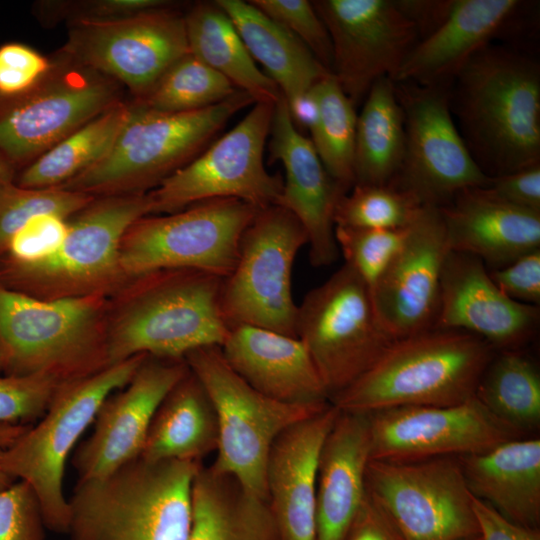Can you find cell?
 Listing matches in <instances>:
<instances>
[{
  "mask_svg": "<svg viewBox=\"0 0 540 540\" xmlns=\"http://www.w3.org/2000/svg\"><path fill=\"white\" fill-rule=\"evenodd\" d=\"M345 540H402L391 522L366 492Z\"/></svg>",
  "mask_w": 540,
  "mask_h": 540,
  "instance_id": "cell-51",
  "label": "cell"
},
{
  "mask_svg": "<svg viewBox=\"0 0 540 540\" xmlns=\"http://www.w3.org/2000/svg\"><path fill=\"white\" fill-rule=\"evenodd\" d=\"M52 58L19 42L0 46V98L21 95L49 72Z\"/></svg>",
  "mask_w": 540,
  "mask_h": 540,
  "instance_id": "cell-47",
  "label": "cell"
},
{
  "mask_svg": "<svg viewBox=\"0 0 540 540\" xmlns=\"http://www.w3.org/2000/svg\"><path fill=\"white\" fill-rule=\"evenodd\" d=\"M45 529L39 501L25 481L0 490V540H44Z\"/></svg>",
  "mask_w": 540,
  "mask_h": 540,
  "instance_id": "cell-46",
  "label": "cell"
},
{
  "mask_svg": "<svg viewBox=\"0 0 540 540\" xmlns=\"http://www.w3.org/2000/svg\"><path fill=\"white\" fill-rule=\"evenodd\" d=\"M68 219L40 214L24 223L8 240L5 250L11 267L29 266L52 256L68 233Z\"/></svg>",
  "mask_w": 540,
  "mask_h": 540,
  "instance_id": "cell-45",
  "label": "cell"
},
{
  "mask_svg": "<svg viewBox=\"0 0 540 540\" xmlns=\"http://www.w3.org/2000/svg\"><path fill=\"white\" fill-rule=\"evenodd\" d=\"M3 451L4 449L0 447V490L7 488L16 481L3 466Z\"/></svg>",
  "mask_w": 540,
  "mask_h": 540,
  "instance_id": "cell-56",
  "label": "cell"
},
{
  "mask_svg": "<svg viewBox=\"0 0 540 540\" xmlns=\"http://www.w3.org/2000/svg\"><path fill=\"white\" fill-rule=\"evenodd\" d=\"M421 206L406 192L390 185L354 184L335 208V226L402 229L417 217Z\"/></svg>",
  "mask_w": 540,
  "mask_h": 540,
  "instance_id": "cell-39",
  "label": "cell"
},
{
  "mask_svg": "<svg viewBox=\"0 0 540 540\" xmlns=\"http://www.w3.org/2000/svg\"><path fill=\"white\" fill-rule=\"evenodd\" d=\"M439 208L449 249L473 255L487 268L540 249V212L506 203L485 187L464 189Z\"/></svg>",
  "mask_w": 540,
  "mask_h": 540,
  "instance_id": "cell-26",
  "label": "cell"
},
{
  "mask_svg": "<svg viewBox=\"0 0 540 540\" xmlns=\"http://www.w3.org/2000/svg\"><path fill=\"white\" fill-rule=\"evenodd\" d=\"M151 208L149 192L95 197L68 219L66 238L52 256L11 269L37 298L103 295L125 277L119 263L123 236Z\"/></svg>",
  "mask_w": 540,
  "mask_h": 540,
  "instance_id": "cell-15",
  "label": "cell"
},
{
  "mask_svg": "<svg viewBox=\"0 0 540 540\" xmlns=\"http://www.w3.org/2000/svg\"><path fill=\"white\" fill-rule=\"evenodd\" d=\"M471 494L508 520L540 526V440L515 438L485 452L459 456Z\"/></svg>",
  "mask_w": 540,
  "mask_h": 540,
  "instance_id": "cell-29",
  "label": "cell"
},
{
  "mask_svg": "<svg viewBox=\"0 0 540 540\" xmlns=\"http://www.w3.org/2000/svg\"><path fill=\"white\" fill-rule=\"evenodd\" d=\"M146 357L140 354L91 375L62 382L44 415L3 451V466L34 491L47 529L67 533L65 464L102 403L123 388Z\"/></svg>",
  "mask_w": 540,
  "mask_h": 540,
  "instance_id": "cell-7",
  "label": "cell"
},
{
  "mask_svg": "<svg viewBox=\"0 0 540 540\" xmlns=\"http://www.w3.org/2000/svg\"><path fill=\"white\" fill-rule=\"evenodd\" d=\"M454 0H395L403 15L416 28L419 40L434 32L448 17Z\"/></svg>",
  "mask_w": 540,
  "mask_h": 540,
  "instance_id": "cell-52",
  "label": "cell"
},
{
  "mask_svg": "<svg viewBox=\"0 0 540 540\" xmlns=\"http://www.w3.org/2000/svg\"><path fill=\"white\" fill-rule=\"evenodd\" d=\"M332 44L331 74L356 105L380 78L392 80L419 41L395 0H316Z\"/></svg>",
  "mask_w": 540,
  "mask_h": 540,
  "instance_id": "cell-18",
  "label": "cell"
},
{
  "mask_svg": "<svg viewBox=\"0 0 540 540\" xmlns=\"http://www.w3.org/2000/svg\"><path fill=\"white\" fill-rule=\"evenodd\" d=\"M472 505L480 540H540V528L516 524L473 495Z\"/></svg>",
  "mask_w": 540,
  "mask_h": 540,
  "instance_id": "cell-50",
  "label": "cell"
},
{
  "mask_svg": "<svg viewBox=\"0 0 540 540\" xmlns=\"http://www.w3.org/2000/svg\"><path fill=\"white\" fill-rule=\"evenodd\" d=\"M494 351L481 338L459 330L432 328L396 339L330 403L341 412L361 414L458 404L475 395Z\"/></svg>",
  "mask_w": 540,
  "mask_h": 540,
  "instance_id": "cell-3",
  "label": "cell"
},
{
  "mask_svg": "<svg viewBox=\"0 0 540 540\" xmlns=\"http://www.w3.org/2000/svg\"><path fill=\"white\" fill-rule=\"evenodd\" d=\"M201 465L138 457L105 477L78 481L68 500L70 540H188Z\"/></svg>",
  "mask_w": 540,
  "mask_h": 540,
  "instance_id": "cell-2",
  "label": "cell"
},
{
  "mask_svg": "<svg viewBox=\"0 0 540 540\" xmlns=\"http://www.w3.org/2000/svg\"><path fill=\"white\" fill-rule=\"evenodd\" d=\"M258 209L225 198L144 216L122 238V273L126 279H136L161 270L190 269L225 278L235 265L241 236Z\"/></svg>",
  "mask_w": 540,
  "mask_h": 540,
  "instance_id": "cell-10",
  "label": "cell"
},
{
  "mask_svg": "<svg viewBox=\"0 0 540 540\" xmlns=\"http://www.w3.org/2000/svg\"><path fill=\"white\" fill-rule=\"evenodd\" d=\"M254 6L298 38L331 73L332 44L328 30L307 0H251Z\"/></svg>",
  "mask_w": 540,
  "mask_h": 540,
  "instance_id": "cell-44",
  "label": "cell"
},
{
  "mask_svg": "<svg viewBox=\"0 0 540 540\" xmlns=\"http://www.w3.org/2000/svg\"><path fill=\"white\" fill-rule=\"evenodd\" d=\"M404 115L405 148L390 185L421 206L442 207L464 189L485 187L490 177L472 157L450 105L447 85L394 82Z\"/></svg>",
  "mask_w": 540,
  "mask_h": 540,
  "instance_id": "cell-16",
  "label": "cell"
},
{
  "mask_svg": "<svg viewBox=\"0 0 540 540\" xmlns=\"http://www.w3.org/2000/svg\"><path fill=\"white\" fill-rule=\"evenodd\" d=\"M366 492L402 540H472L479 537L458 457L415 461L370 459Z\"/></svg>",
  "mask_w": 540,
  "mask_h": 540,
  "instance_id": "cell-13",
  "label": "cell"
},
{
  "mask_svg": "<svg viewBox=\"0 0 540 540\" xmlns=\"http://www.w3.org/2000/svg\"><path fill=\"white\" fill-rule=\"evenodd\" d=\"M188 540H277L267 501L232 476L201 465L192 487Z\"/></svg>",
  "mask_w": 540,
  "mask_h": 540,
  "instance_id": "cell-32",
  "label": "cell"
},
{
  "mask_svg": "<svg viewBox=\"0 0 540 540\" xmlns=\"http://www.w3.org/2000/svg\"><path fill=\"white\" fill-rule=\"evenodd\" d=\"M220 348L229 366L261 394L296 405L330 403L319 371L298 337L239 325L229 329Z\"/></svg>",
  "mask_w": 540,
  "mask_h": 540,
  "instance_id": "cell-25",
  "label": "cell"
},
{
  "mask_svg": "<svg viewBox=\"0 0 540 540\" xmlns=\"http://www.w3.org/2000/svg\"><path fill=\"white\" fill-rule=\"evenodd\" d=\"M270 135L271 157L285 170L276 205L290 211L303 225L310 263L315 267L331 265L339 256L334 212L345 193L326 171L311 140L293 124L283 95L274 106Z\"/></svg>",
  "mask_w": 540,
  "mask_h": 540,
  "instance_id": "cell-23",
  "label": "cell"
},
{
  "mask_svg": "<svg viewBox=\"0 0 540 540\" xmlns=\"http://www.w3.org/2000/svg\"><path fill=\"white\" fill-rule=\"evenodd\" d=\"M485 189L506 203L540 212V163L490 177Z\"/></svg>",
  "mask_w": 540,
  "mask_h": 540,
  "instance_id": "cell-49",
  "label": "cell"
},
{
  "mask_svg": "<svg viewBox=\"0 0 540 540\" xmlns=\"http://www.w3.org/2000/svg\"><path fill=\"white\" fill-rule=\"evenodd\" d=\"M62 382L45 374L0 376V426L32 425Z\"/></svg>",
  "mask_w": 540,
  "mask_h": 540,
  "instance_id": "cell-43",
  "label": "cell"
},
{
  "mask_svg": "<svg viewBox=\"0 0 540 540\" xmlns=\"http://www.w3.org/2000/svg\"><path fill=\"white\" fill-rule=\"evenodd\" d=\"M189 51L255 102L275 104L282 93L248 52L234 24L215 2H198L186 13Z\"/></svg>",
  "mask_w": 540,
  "mask_h": 540,
  "instance_id": "cell-33",
  "label": "cell"
},
{
  "mask_svg": "<svg viewBox=\"0 0 540 540\" xmlns=\"http://www.w3.org/2000/svg\"><path fill=\"white\" fill-rule=\"evenodd\" d=\"M402 229H371L335 226L336 244L345 265L371 289L401 248L407 234Z\"/></svg>",
  "mask_w": 540,
  "mask_h": 540,
  "instance_id": "cell-41",
  "label": "cell"
},
{
  "mask_svg": "<svg viewBox=\"0 0 540 540\" xmlns=\"http://www.w3.org/2000/svg\"><path fill=\"white\" fill-rule=\"evenodd\" d=\"M184 360L206 390L217 417L218 443L211 469L232 476L246 491L266 500L265 470L274 440L330 403L296 405L261 394L229 366L220 346L195 349Z\"/></svg>",
  "mask_w": 540,
  "mask_h": 540,
  "instance_id": "cell-8",
  "label": "cell"
},
{
  "mask_svg": "<svg viewBox=\"0 0 540 540\" xmlns=\"http://www.w3.org/2000/svg\"><path fill=\"white\" fill-rule=\"evenodd\" d=\"M311 93L317 117L309 130L310 140L328 174L347 193L355 183V105L331 73L319 80Z\"/></svg>",
  "mask_w": 540,
  "mask_h": 540,
  "instance_id": "cell-37",
  "label": "cell"
},
{
  "mask_svg": "<svg viewBox=\"0 0 540 540\" xmlns=\"http://www.w3.org/2000/svg\"><path fill=\"white\" fill-rule=\"evenodd\" d=\"M451 111L489 177L540 163V67L530 57L491 44L457 73Z\"/></svg>",
  "mask_w": 540,
  "mask_h": 540,
  "instance_id": "cell-1",
  "label": "cell"
},
{
  "mask_svg": "<svg viewBox=\"0 0 540 540\" xmlns=\"http://www.w3.org/2000/svg\"><path fill=\"white\" fill-rule=\"evenodd\" d=\"M94 198L61 187L27 188L14 181L3 184L0 187V254L10 237L32 217L51 213L70 219Z\"/></svg>",
  "mask_w": 540,
  "mask_h": 540,
  "instance_id": "cell-40",
  "label": "cell"
},
{
  "mask_svg": "<svg viewBox=\"0 0 540 540\" xmlns=\"http://www.w3.org/2000/svg\"><path fill=\"white\" fill-rule=\"evenodd\" d=\"M222 281L190 269L136 278L126 303L107 324L108 365L140 354L184 359L195 349L221 346L229 332L220 309Z\"/></svg>",
  "mask_w": 540,
  "mask_h": 540,
  "instance_id": "cell-4",
  "label": "cell"
},
{
  "mask_svg": "<svg viewBox=\"0 0 540 540\" xmlns=\"http://www.w3.org/2000/svg\"><path fill=\"white\" fill-rule=\"evenodd\" d=\"M474 396L495 418L521 435L540 424V375L535 364L516 349L493 355Z\"/></svg>",
  "mask_w": 540,
  "mask_h": 540,
  "instance_id": "cell-36",
  "label": "cell"
},
{
  "mask_svg": "<svg viewBox=\"0 0 540 540\" xmlns=\"http://www.w3.org/2000/svg\"><path fill=\"white\" fill-rule=\"evenodd\" d=\"M290 117L297 130H310L317 117L316 101L311 90L290 102H286Z\"/></svg>",
  "mask_w": 540,
  "mask_h": 540,
  "instance_id": "cell-53",
  "label": "cell"
},
{
  "mask_svg": "<svg viewBox=\"0 0 540 540\" xmlns=\"http://www.w3.org/2000/svg\"><path fill=\"white\" fill-rule=\"evenodd\" d=\"M339 410L331 403L284 430L266 463L267 505L277 540H316L320 452Z\"/></svg>",
  "mask_w": 540,
  "mask_h": 540,
  "instance_id": "cell-24",
  "label": "cell"
},
{
  "mask_svg": "<svg viewBox=\"0 0 540 540\" xmlns=\"http://www.w3.org/2000/svg\"><path fill=\"white\" fill-rule=\"evenodd\" d=\"M235 88L225 77L190 52L171 65L137 104L161 113L204 109L232 96Z\"/></svg>",
  "mask_w": 540,
  "mask_h": 540,
  "instance_id": "cell-38",
  "label": "cell"
},
{
  "mask_svg": "<svg viewBox=\"0 0 540 540\" xmlns=\"http://www.w3.org/2000/svg\"><path fill=\"white\" fill-rule=\"evenodd\" d=\"M129 108L130 99L122 100L82 125L22 169L14 182L27 188H51L80 175L109 151Z\"/></svg>",
  "mask_w": 540,
  "mask_h": 540,
  "instance_id": "cell-35",
  "label": "cell"
},
{
  "mask_svg": "<svg viewBox=\"0 0 540 540\" xmlns=\"http://www.w3.org/2000/svg\"><path fill=\"white\" fill-rule=\"evenodd\" d=\"M368 414H339L320 452L316 540H345L365 497L370 461Z\"/></svg>",
  "mask_w": 540,
  "mask_h": 540,
  "instance_id": "cell-28",
  "label": "cell"
},
{
  "mask_svg": "<svg viewBox=\"0 0 540 540\" xmlns=\"http://www.w3.org/2000/svg\"><path fill=\"white\" fill-rule=\"evenodd\" d=\"M17 172L15 169L0 155V187L10 181H14Z\"/></svg>",
  "mask_w": 540,
  "mask_h": 540,
  "instance_id": "cell-55",
  "label": "cell"
},
{
  "mask_svg": "<svg viewBox=\"0 0 540 540\" xmlns=\"http://www.w3.org/2000/svg\"><path fill=\"white\" fill-rule=\"evenodd\" d=\"M174 5L167 0H40L32 6L35 18L45 27L67 26L131 16Z\"/></svg>",
  "mask_w": 540,
  "mask_h": 540,
  "instance_id": "cell-42",
  "label": "cell"
},
{
  "mask_svg": "<svg viewBox=\"0 0 540 540\" xmlns=\"http://www.w3.org/2000/svg\"><path fill=\"white\" fill-rule=\"evenodd\" d=\"M255 103L238 90L204 109L161 113L130 99L127 119L109 151L60 187L94 197L149 192L198 156L233 115Z\"/></svg>",
  "mask_w": 540,
  "mask_h": 540,
  "instance_id": "cell-5",
  "label": "cell"
},
{
  "mask_svg": "<svg viewBox=\"0 0 540 540\" xmlns=\"http://www.w3.org/2000/svg\"><path fill=\"white\" fill-rule=\"evenodd\" d=\"M472 540H480L479 537L475 538V539H472Z\"/></svg>",
  "mask_w": 540,
  "mask_h": 540,
  "instance_id": "cell-58",
  "label": "cell"
},
{
  "mask_svg": "<svg viewBox=\"0 0 540 540\" xmlns=\"http://www.w3.org/2000/svg\"><path fill=\"white\" fill-rule=\"evenodd\" d=\"M307 244L303 225L290 211L276 204L258 209L221 285L220 309L229 329L248 325L297 337L291 279L295 258Z\"/></svg>",
  "mask_w": 540,
  "mask_h": 540,
  "instance_id": "cell-11",
  "label": "cell"
},
{
  "mask_svg": "<svg viewBox=\"0 0 540 540\" xmlns=\"http://www.w3.org/2000/svg\"><path fill=\"white\" fill-rule=\"evenodd\" d=\"M31 90L0 98V155L17 174L118 102L125 88L61 49Z\"/></svg>",
  "mask_w": 540,
  "mask_h": 540,
  "instance_id": "cell-9",
  "label": "cell"
},
{
  "mask_svg": "<svg viewBox=\"0 0 540 540\" xmlns=\"http://www.w3.org/2000/svg\"><path fill=\"white\" fill-rule=\"evenodd\" d=\"M175 6L69 25L61 50L118 82L131 99H140L190 52L184 13Z\"/></svg>",
  "mask_w": 540,
  "mask_h": 540,
  "instance_id": "cell-17",
  "label": "cell"
},
{
  "mask_svg": "<svg viewBox=\"0 0 540 540\" xmlns=\"http://www.w3.org/2000/svg\"><path fill=\"white\" fill-rule=\"evenodd\" d=\"M105 299H41L0 287V350L11 374H45L61 382L109 366Z\"/></svg>",
  "mask_w": 540,
  "mask_h": 540,
  "instance_id": "cell-6",
  "label": "cell"
},
{
  "mask_svg": "<svg viewBox=\"0 0 540 540\" xmlns=\"http://www.w3.org/2000/svg\"><path fill=\"white\" fill-rule=\"evenodd\" d=\"M489 274L501 291L513 300L539 306L540 249L526 253L504 267L490 270Z\"/></svg>",
  "mask_w": 540,
  "mask_h": 540,
  "instance_id": "cell-48",
  "label": "cell"
},
{
  "mask_svg": "<svg viewBox=\"0 0 540 540\" xmlns=\"http://www.w3.org/2000/svg\"><path fill=\"white\" fill-rule=\"evenodd\" d=\"M450 252L439 207L423 206L371 295L378 318L394 339L434 327L440 280Z\"/></svg>",
  "mask_w": 540,
  "mask_h": 540,
  "instance_id": "cell-21",
  "label": "cell"
},
{
  "mask_svg": "<svg viewBox=\"0 0 540 540\" xmlns=\"http://www.w3.org/2000/svg\"><path fill=\"white\" fill-rule=\"evenodd\" d=\"M3 366V359H2V354H1V350H0V367Z\"/></svg>",
  "mask_w": 540,
  "mask_h": 540,
  "instance_id": "cell-57",
  "label": "cell"
},
{
  "mask_svg": "<svg viewBox=\"0 0 540 540\" xmlns=\"http://www.w3.org/2000/svg\"><path fill=\"white\" fill-rule=\"evenodd\" d=\"M296 334L330 400L361 377L394 341L378 318L370 288L345 264L305 295L297 308Z\"/></svg>",
  "mask_w": 540,
  "mask_h": 540,
  "instance_id": "cell-12",
  "label": "cell"
},
{
  "mask_svg": "<svg viewBox=\"0 0 540 540\" xmlns=\"http://www.w3.org/2000/svg\"><path fill=\"white\" fill-rule=\"evenodd\" d=\"M217 443L213 404L201 382L188 370L158 406L139 457L201 462L216 451Z\"/></svg>",
  "mask_w": 540,
  "mask_h": 540,
  "instance_id": "cell-30",
  "label": "cell"
},
{
  "mask_svg": "<svg viewBox=\"0 0 540 540\" xmlns=\"http://www.w3.org/2000/svg\"><path fill=\"white\" fill-rule=\"evenodd\" d=\"M539 317L538 306L503 293L482 260L450 250L442 270L433 328L464 331L494 350H509L536 332Z\"/></svg>",
  "mask_w": 540,
  "mask_h": 540,
  "instance_id": "cell-22",
  "label": "cell"
},
{
  "mask_svg": "<svg viewBox=\"0 0 540 540\" xmlns=\"http://www.w3.org/2000/svg\"><path fill=\"white\" fill-rule=\"evenodd\" d=\"M518 0H454L446 20L419 40L393 82L447 85L516 16Z\"/></svg>",
  "mask_w": 540,
  "mask_h": 540,
  "instance_id": "cell-27",
  "label": "cell"
},
{
  "mask_svg": "<svg viewBox=\"0 0 540 540\" xmlns=\"http://www.w3.org/2000/svg\"><path fill=\"white\" fill-rule=\"evenodd\" d=\"M364 100L356 122L354 184L386 185L398 173L405 148L395 83L388 77L378 79Z\"/></svg>",
  "mask_w": 540,
  "mask_h": 540,
  "instance_id": "cell-34",
  "label": "cell"
},
{
  "mask_svg": "<svg viewBox=\"0 0 540 540\" xmlns=\"http://www.w3.org/2000/svg\"><path fill=\"white\" fill-rule=\"evenodd\" d=\"M275 104L256 102L230 131L149 191L150 215L212 199H239L257 208L277 204L283 180L263 161Z\"/></svg>",
  "mask_w": 540,
  "mask_h": 540,
  "instance_id": "cell-14",
  "label": "cell"
},
{
  "mask_svg": "<svg viewBox=\"0 0 540 540\" xmlns=\"http://www.w3.org/2000/svg\"><path fill=\"white\" fill-rule=\"evenodd\" d=\"M188 370L184 359L146 355L131 380L102 403L93 433L74 453L78 481L105 477L140 456L158 406Z\"/></svg>",
  "mask_w": 540,
  "mask_h": 540,
  "instance_id": "cell-20",
  "label": "cell"
},
{
  "mask_svg": "<svg viewBox=\"0 0 540 540\" xmlns=\"http://www.w3.org/2000/svg\"><path fill=\"white\" fill-rule=\"evenodd\" d=\"M230 18L255 62L278 86L286 102L307 94L329 74L293 34L250 1H214Z\"/></svg>",
  "mask_w": 540,
  "mask_h": 540,
  "instance_id": "cell-31",
  "label": "cell"
},
{
  "mask_svg": "<svg viewBox=\"0 0 540 540\" xmlns=\"http://www.w3.org/2000/svg\"><path fill=\"white\" fill-rule=\"evenodd\" d=\"M30 425L0 426V447L3 449L12 445Z\"/></svg>",
  "mask_w": 540,
  "mask_h": 540,
  "instance_id": "cell-54",
  "label": "cell"
},
{
  "mask_svg": "<svg viewBox=\"0 0 540 540\" xmlns=\"http://www.w3.org/2000/svg\"><path fill=\"white\" fill-rule=\"evenodd\" d=\"M368 416L372 460L459 457L522 437L495 418L475 396L449 406H401Z\"/></svg>",
  "mask_w": 540,
  "mask_h": 540,
  "instance_id": "cell-19",
  "label": "cell"
}]
</instances>
